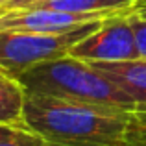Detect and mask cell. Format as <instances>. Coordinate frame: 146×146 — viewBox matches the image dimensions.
Segmentation results:
<instances>
[{"label": "cell", "instance_id": "1", "mask_svg": "<svg viewBox=\"0 0 146 146\" xmlns=\"http://www.w3.org/2000/svg\"><path fill=\"white\" fill-rule=\"evenodd\" d=\"M131 111L72 102L46 94H26L22 122L50 144L124 146Z\"/></svg>", "mask_w": 146, "mask_h": 146}, {"label": "cell", "instance_id": "2", "mask_svg": "<svg viewBox=\"0 0 146 146\" xmlns=\"http://www.w3.org/2000/svg\"><path fill=\"white\" fill-rule=\"evenodd\" d=\"M26 94H46L72 102L135 111L137 104L91 63L74 56H61L26 68L17 78Z\"/></svg>", "mask_w": 146, "mask_h": 146}, {"label": "cell", "instance_id": "3", "mask_svg": "<svg viewBox=\"0 0 146 146\" xmlns=\"http://www.w3.org/2000/svg\"><path fill=\"white\" fill-rule=\"evenodd\" d=\"M104 21L87 22L74 30L59 33L0 32V74L17 80L26 68L41 61L67 56L78 41L96 30Z\"/></svg>", "mask_w": 146, "mask_h": 146}, {"label": "cell", "instance_id": "4", "mask_svg": "<svg viewBox=\"0 0 146 146\" xmlns=\"http://www.w3.org/2000/svg\"><path fill=\"white\" fill-rule=\"evenodd\" d=\"M133 7L126 9H102V11H57L46 7H28V9L0 13V32H35V33H59L74 30L87 22L107 21L117 15L131 13Z\"/></svg>", "mask_w": 146, "mask_h": 146}, {"label": "cell", "instance_id": "5", "mask_svg": "<svg viewBox=\"0 0 146 146\" xmlns=\"http://www.w3.org/2000/svg\"><path fill=\"white\" fill-rule=\"evenodd\" d=\"M128 15H117L104 21L96 30L68 50V56L83 61H128L137 59V44Z\"/></svg>", "mask_w": 146, "mask_h": 146}, {"label": "cell", "instance_id": "6", "mask_svg": "<svg viewBox=\"0 0 146 146\" xmlns=\"http://www.w3.org/2000/svg\"><path fill=\"white\" fill-rule=\"evenodd\" d=\"M91 65L109 78L137 106L146 104V59L137 57L128 61H91Z\"/></svg>", "mask_w": 146, "mask_h": 146}, {"label": "cell", "instance_id": "7", "mask_svg": "<svg viewBox=\"0 0 146 146\" xmlns=\"http://www.w3.org/2000/svg\"><path fill=\"white\" fill-rule=\"evenodd\" d=\"M24 96L17 80L0 76V122H22Z\"/></svg>", "mask_w": 146, "mask_h": 146}, {"label": "cell", "instance_id": "8", "mask_svg": "<svg viewBox=\"0 0 146 146\" xmlns=\"http://www.w3.org/2000/svg\"><path fill=\"white\" fill-rule=\"evenodd\" d=\"M48 143L24 122H0V146H46Z\"/></svg>", "mask_w": 146, "mask_h": 146}, {"label": "cell", "instance_id": "9", "mask_svg": "<svg viewBox=\"0 0 146 146\" xmlns=\"http://www.w3.org/2000/svg\"><path fill=\"white\" fill-rule=\"evenodd\" d=\"M124 146H146V111H131Z\"/></svg>", "mask_w": 146, "mask_h": 146}, {"label": "cell", "instance_id": "10", "mask_svg": "<svg viewBox=\"0 0 146 146\" xmlns=\"http://www.w3.org/2000/svg\"><path fill=\"white\" fill-rule=\"evenodd\" d=\"M129 26L133 30V37H135L137 44V54L141 59H146V19L141 17L139 13H135V9L128 15Z\"/></svg>", "mask_w": 146, "mask_h": 146}, {"label": "cell", "instance_id": "11", "mask_svg": "<svg viewBox=\"0 0 146 146\" xmlns=\"http://www.w3.org/2000/svg\"><path fill=\"white\" fill-rule=\"evenodd\" d=\"M44 2H50V0H9V2L0 6V13L17 11V9H28V7H35L39 4H44Z\"/></svg>", "mask_w": 146, "mask_h": 146}, {"label": "cell", "instance_id": "12", "mask_svg": "<svg viewBox=\"0 0 146 146\" xmlns=\"http://www.w3.org/2000/svg\"><path fill=\"white\" fill-rule=\"evenodd\" d=\"M135 13L146 19V0H137L135 2Z\"/></svg>", "mask_w": 146, "mask_h": 146}, {"label": "cell", "instance_id": "13", "mask_svg": "<svg viewBox=\"0 0 146 146\" xmlns=\"http://www.w3.org/2000/svg\"><path fill=\"white\" fill-rule=\"evenodd\" d=\"M135 111H146V104H143V106H137Z\"/></svg>", "mask_w": 146, "mask_h": 146}, {"label": "cell", "instance_id": "14", "mask_svg": "<svg viewBox=\"0 0 146 146\" xmlns=\"http://www.w3.org/2000/svg\"><path fill=\"white\" fill-rule=\"evenodd\" d=\"M6 2H9V0H0V6H2V4H6Z\"/></svg>", "mask_w": 146, "mask_h": 146}, {"label": "cell", "instance_id": "15", "mask_svg": "<svg viewBox=\"0 0 146 146\" xmlns=\"http://www.w3.org/2000/svg\"><path fill=\"white\" fill-rule=\"evenodd\" d=\"M46 146H63V144H50V143H48Z\"/></svg>", "mask_w": 146, "mask_h": 146}, {"label": "cell", "instance_id": "16", "mask_svg": "<svg viewBox=\"0 0 146 146\" xmlns=\"http://www.w3.org/2000/svg\"><path fill=\"white\" fill-rule=\"evenodd\" d=\"M133 2H137V0H133Z\"/></svg>", "mask_w": 146, "mask_h": 146}, {"label": "cell", "instance_id": "17", "mask_svg": "<svg viewBox=\"0 0 146 146\" xmlns=\"http://www.w3.org/2000/svg\"><path fill=\"white\" fill-rule=\"evenodd\" d=\"M0 76H2V74H0Z\"/></svg>", "mask_w": 146, "mask_h": 146}]
</instances>
